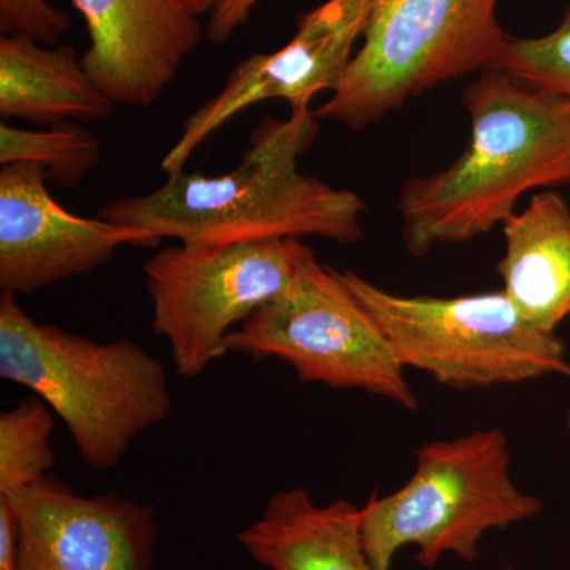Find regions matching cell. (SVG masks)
<instances>
[{
    "label": "cell",
    "instance_id": "obj_12",
    "mask_svg": "<svg viewBox=\"0 0 570 570\" xmlns=\"http://www.w3.org/2000/svg\"><path fill=\"white\" fill-rule=\"evenodd\" d=\"M73 3L89 32L82 66L116 105L156 104L204 39L198 18L176 0Z\"/></svg>",
    "mask_w": 570,
    "mask_h": 570
},
{
    "label": "cell",
    "instance_id": "obj_23",
    "mask_svg": "<svg viewBox=\"0 0 570 570\" xmlns=\"http://www.w3.org/2000/svg\"><path fill=\"white\" fill-rule=\"evenodd\" d=\"M566 426H568V433H569V436H570V407H569V411H568V415H566Z\"/></svg>",
    "mask_w": 570,
    "mask_h": 570
},
{
    "label": "cell",
    "instance_id": "obj_22",
    "mask_svg": "<svg viewBox=\"0 0 570 570\" xmlns=\"http://www.w3.org/2000/svg\"><path fill=\"white\" fill-rule=\"evenodd\" d=\"M176 2L181 3L184 9L198 18L208 13V11H214L219 6L220 0H176Z\"/></svg>",
    "mask_w": 570,
    "mask_h": 570
},
{
    "label": "cell",
    "instance_id": "obj_18",
    "mask_svg": "<svg viewBox=\"0 0 570 570\" xmlns=\"http://www.w3.org/2000/svg\"><path fill=\"white\" fill-rule=\"evenodd\" d=\"M490 69L570 105V7L561 24L547 36L508 37Z\"/></svg>",
    "mask_w": 570,
    "mask_h": 570
},
{
    "label": "cell",
    "instance_id": "obj_21",
    "mask_svg": "<svg viewBox=\"0 0 570 570\" xmlns=\"http://www.w3.org/2000/svg\"><path fill=\"white\" fill-rule=\"evenodd\" d=\"M0 570H20L17 519L6 499H0Z\"/></svg>",
    "mask_w": 570,
    "mask_h": 570
},
{
    "label": "cell",
    "instance_id": "obj_17",
    "mask_svg": "<svg viewBox=\"0 0 570 570\" xmlns=\"http://www.w3.org/2000/svg\"><path fill=\"white\" fill-rule=\"evenodd\" d=\"M55 415L37 396L24 397L0 414V497L40 482L55 466Z\"/></svg>",
    "mask_w": 570,
    "mask_h": 570
},
{
    "label": "cell",
    "instance_id": "obj_15",
    "mask_svg": "<svg viewBox=\"0 0 570 570\" xmlns=\"http://www.w3.org/2000/svg\"><path fill=\"white\" fill-rule=\"evenodd\" d=\"M69 45L0 37V115L36 126L102 121L115 111Z\"/></svg>",
    "mask_w": 570,
    "mask_h": 570
},
{
    "label": "cell",
    "instance_id": "obj_1",
    "mask_svg": "<svg viewBox=\"0 0 570 570\" xmlns=\"http://www.w3.org/2000/svg\"><path fill=\"white\" fill-rule=\"evenodd\" d=\"M318 121L311 108L285 119L268 116L228 174L178 171L153 193L108 202L97 216L187 245L306 236L352 245L363 236L365 202L299 170L321 132Z\"/></svg>",
    "mask_w": 570,
    "mask_h": 570
},
{
    "label": "cell",
    "instance_id": "obj_11",
    "mask_svg": "<svg viewBox=\"0 0 570 570\" xmlns=\"http://www.w3.org/2000/svg\"><path fill=\"white\" fill-rule=\"evenodd\" d=\"M0 499L17 519L20 570H154L159 523L151 504L81 497L50 475Z\"/></svg>",
    "mask_w": 570,
    "mask_h": 570
},
{
    "label": "cell",
    "instance_id": "obj_20",
    "mask_svg": "<svg viewBox=\"0 0 570 570\" xmlns=\"http://www.w3.org/2000/svg\"><path fill=\"white\" fill-rule=\"evenodd\" d=\"M258 2L261 0H220L206 29L208 40L214 45H223L230 40L232 36L249 21L250 13Z\"/></svg>",
    "mask_w": 570,
    "mask_h": 570
},
{
    "label": "cell",
    "instance_id": "obj_2",
    "mask_svg": "<svg viewBox=\"0 0 570 570\" xmlns=\"http://www.w3.org/2000/svg\"><path fill=\"white\" fill-rule=\"evenodd\" d=\"M471 135L455 163L409 179L397 197L407 253L490 234L531 190L570 183V105L504 71H482L463 94Z\"/></svg>",
    "mask_w": 570,
    "mask_h": 570
},
{
    "label": "cell",
    "instance_id": "obj_3",
    "mask_svg": "<svg viewBox=\"0 0 570 570\" xmlns=\"http://www.w3.org/2000/svg\"><path fill=\"white\" fill-rule=\"evenodd\" d=\"M0 377L31 390L62 420L78 455L108 471L171 411L163 362L127 337L100 343L28 316L0 296Z\"/></svg>",
    "mask_w": 570,
    "mask_h": 570
},
{
    "label": "cell",
    "instance_id": "obj_10",
    "mask_svg": "<svg viewBox=\"0 0 570 570\" xmlns=\"http://www.w3.org/2000/svg\"><path fill=\"white\" fill-rule=\"evenodd\" d=\"M39 165L0 170V291L32 295L88 275L124 246L156 247L163 239L141 228L67 212L47 187Z\"/></svg>",
    "mask_w": 570,
    "mask_h": 570
},
{
    "label": "cell",
    "instance_id": "obj_19",
    "mask_svg": "<svg viewBox=\"0 0 570 570\" xmlns=\"http://www.w3.org/2000/svg\"><path fill=\"white\" fill-rule=\"evenodd\" d=\"M70 26L69 14L47 0H0L2 36H22L40 43L58 45Z\"/></svg>",
    "mask_w": 570,
    "mask_h": 570
},
{
    "label": "cell",
    "instance_id": "obj_8",
    "mask_svg": "<svg viewBox=\"0 0 570 570\" xmlns=\"http://www.w3.org/2000/svg\"><path fill=\"white\" fill-rule=\"evenodd\" d=\"M314 250L302 239L202 246L178 243L142 264L153 332L170 346L184 379L202 376L235 325L291 287Z\"/></svg>",
    "mask_w": 570,
    "mask_h": 570
},
{
    "label": "cell",
    "instance_id": "obj_9",
    "mask_svg": "<svg viewBox=\"0 0 570 570\" xmlns=\"http://www.w3.org/2000/svg\"><path fill=\"white\" fill-rule=\"evenodd\" d=\"M373 0H326L299 14L285 47L257 52L236 63L223 88L184 119L181 134L165 154L163 170H184L194 153L239 112L268 100H284L291 110L309 108L317 94L340 85L362 39Z\"/></svg>",
    "mask_w": 570,
    "mask_h": 570
},
{
    "label": "cell",
    "instance_id": "obj_7",
    "mask_svg": "<svg viewBox=\"0 0 570 570\" xmlns=\"http://www.w3.org/2000/svg\"><path fill=\"white\" fill-rule=\"evenodd\" d=\"M225 348L255 362L281 360L306 384L362 390L407 411L420 406L387 336L340 272L316 255L291 287L228 335Z\"/></svg>",
    "mask_w": 570,
    "mask_h": 570
},
{
    "label": "cell",
    "instance_id": "obj_6",
    "mask_svg": "<svg viewBox=\"0 0 570 570\" xmlns=\"http://www.w3.org/2000/svg\"><path fill=\"white\" fill-rule=\"evenodd\" d=\"M499 0H373L363 43L314 115L351 130L444 82L489 70L504 45Z\"/></svg>",
    "mask_w": 570,
    "mask_h": 570
},
{
    "label": "cell",
    "instance_id": "obj_14",
    "mask_svg": "<svg viewBox=\"0 0 570 570\" xmlns=\"http://www.w3.org/2000/svg\"><path fill=\"white\" fill-rule=\"evenodd\" d=\"M504 257L498 265L502 292L521 316L557 333L570 317V206L558 190H539L502 224Z\"/></svg>",
    "mask_w": 570,
    "mask_h": 570
},
{
    "label": "cell",
    "instance_id": "obj_5",
    "mask_svg": "<svg viewBox=\"0 0 570 570\" xmlns=\"http://www.w3.org/2000/svg\"><path fill=\"white\" fill-rule=\"evenodd\" d=\"M404 367L455 390L570 377L557 333L530 324L504 292L452 296L393 294L352 269L340 272Z\"/></svg>",
    "mask_w": 570,
    "mask_h": 570
},
{
    "label": "cell",
    "instance_id": "obj_13",
    "mask_svg": "<svg viewBox=\"0 0 570 570\" xmlns=\"http://www.w3.org/2000/svg\"><path fill=\"white\" fill-rule=\"evenodd\" d=\"M236 539L268 570H374L363 549L360 508L347 499L318 504L306 489L276 493Z\"/></svg>",
    "mask_w": 570,
    "mask_h": 570
},
{
    "label": "cell",
    "instance_id": "obj_4",
    "mask_svg": "<svg viewBox=\"0 0 570 570\" xmlns=\"http://www.w3.org/2000/svg\"><path fill=\"white\" fill-rule=\"evenodd\" d=\"M414 455V472L400 490L373 493L360 508L363 549L374 570H392L397 551L409 546L425 569L445 554L478 561L487 532L542 513V501L513 482L509 439L499 428L426 442Z\"/></svg>",
    "mask_w": 570,
    "mask_h": 570
},
{
    "label": "cell",
    "instance_id": "obj_16",
    "mask_svg": "<svg viewBox=\"0 0 570 570\" xmlns=\"http://www.w3.org/2000/svg\"><path fill=\"white\" fill-rule=\"evenodd\" d=\"M102 159L96 135L80 122H62L45 129H20L0 124V164H33L48 183L78 186Z\"/></svg>",
    "mask_w": 570,
    "mask_h": 570
}]
</instances>
